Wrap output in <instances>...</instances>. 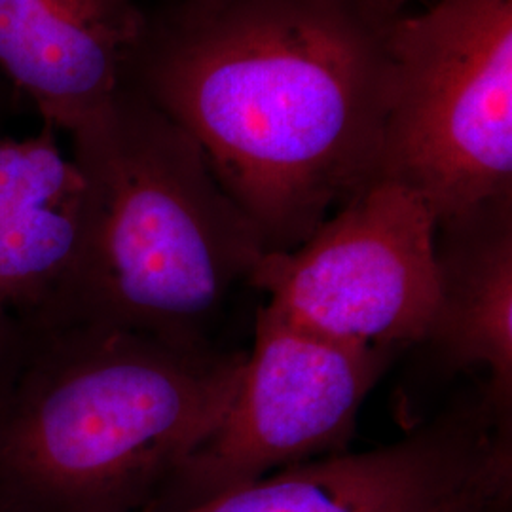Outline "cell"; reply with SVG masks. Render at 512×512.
<instances>
[{
	"mask_svg": "<svg viewBox=\"0 0 512 512\" xmlns=\"http://www.w3.org/2000/svg\"><path fill=\"white\" fill-rule=\"evenodd\" d=\"M385 29L338 0L147 8L126 82L202 148L266 253L378 177Z\"/></svg>",
	"mask_w": 512,
	"mask_h": 512,
	"instance_id": "cell-1",
	"label": "cell"
},
{
	"mask_svg": "<svg viewBox=\"0 0 512 512\" xmlns=\"http://www.w3.org/2000/svg\"><path fill=\"white\" fill-rule=\"evenodd\" d=\"M243 351L103 323L27 330L0 397V512H143L222 420Z\"/></svg>",
	"mask_w": 512,
	"mask_h": 512,
	"instance_id": "cell-2",
	"label": "cell"
},
{
	"mask_svg": "<svg viewBox=\"0 0 512 512\" xmlns=\"http://www.w3.org/2000/svg\"><path fill=\"white\" fill-rule=\"evenodd\" d=\"M69 133L88 230L46 327L103 323L207 344L226 298L266 255L255 226L198 143L129 84Z\"/></svg>",
	"mask_w": 512,
	"mask_h": 512,
	"instance_id": "cell-3",
	"label": "cell"
},
{
	"mask_svg": "<svg viewBox=\"0 0 512 512\" xmlns=\"http://www.w3.org/2000/svg\"><path fill=\"white\" fill-rule=\"evenodd\" d=\"M385 48L376 181L435 224L512 198V0H429L387 25Z\"/></svg>",
	"mask_w": 512,
	"mask_h": 512,
	"instance_id": "cell-4",
	"label": "cell"
},
{
	"mask_svg": "<svg viewBox=\"0 0 512 512\" xmlns=\"http://www.w3.org/2000/svg\"><path fill=\"white\" fill-rule=\"evenodd\" d=\"M395 351L349 346L260 308L255 342L215 431L143 512H179L285 467L346 452Z\"/></svg>",
	"mask_w": 512,
	"mask_h": 512,
	"instance_id": "cell-5",
	"label": "cell"
},
{
	"mask_svg": "<svg viewBox=\"0 0 512 512\" xmlns=\"http://www.w3.org/2000/svg\"><path fill=\"white\" fill-rule=\"evenodd\" d=\"M435 226L418 196L374 181L304 243L262 256L247 283L296 327L399 353L423 342L435 311Z\"/></svg>",
	"mask_w": 512,
	"mask_h": 512,
	"instance_id": "cell-6",
	"label": "cell"
},
{
	"mask_svg": "<svg viewBox=\"0 0 512 512\" xmlns=\"http://www.w3.org/2000/svg\"><path fill=\"white\" fill-rule=\"evenodd\" d=\"M509 450L480 393L393 444L291 465L179 512H435Z\"/></svg>",
	"mask_w": 512,
	"mask_h": 512,
	"instance_id": "cell-7",
	"label": "cell"
},
{
	"mask_svg": "<svg viewBox=\"0 0 512 512\" xmlns=\"http://www.w3.org/2000/svg\"><path fill=\"white\" fill-rule=\"evenodd\" d=\"M145 21L141 0H0V76L73 131L126 82Z\"/></svg>",
	"mask_w": 512,
	"mask_h": 512,
	"instance_id": "cell-8",
	"label": "cell"
},
{
	"mask_svg": "<svg viewBox=\"0 0 512 512\" xmlns=\"http://www.w3.org/2000/svg\"><path fill=\"white\" fill-rule=\"evenodd\" d=\"M55 131L0 135V306L27 330L54 319L88 230V186Z\"/></svg>",
	"mask_w": 512,
	"mask_h": 512,
	"instance_id": "cell-9",
	"label": "cell"
},
{
	"mask_svg": "<svg viewBox=\"0 0 512 512\" xmlns=\"http://www.w3.org/2000/svg\"><path fill=\"white\" fill-rule=\"evenodd\" d=\"M437 302L423 336L440 365L488 372L501 429L512 412V198L435 226Z\"/></svg>",
	"mask_w": 512,
	"mask_h": 512,
	"instance_id": "cell-10",
	"label": "cell"
},
{
	"mask_svg": "<svg viewBox=\"0 0 512 512\" xmlns=\"http://www.w3.org/2000/svg\"><path fill=\"white\" fill-rule=\"evenodd\" d=\"M511 463V452L499 454L435 512H509Z\"/></svg>",
	"mask_w": 512,
	"mask_h": 512,
	"instance_id": "cell-11",
	"label": "cell"
},
{
	"mask_svg": "<svg viewBox=\"0 0 512 512\" xmlns=\"http://www.w3.org/2000/svg\"><path fill=\"white\" fill-rule=\"evenodd\" d=\"M27 348V329L0 306V397L18 372Z\"/></svg>",
	"mask_w": 512,
	"mask_h": 512,
	"instance_id": "cell-12",
	"label": "cell"
},
{
	"mask_svg": "<svg viewBox=\"0 0 512 512\" xmlns=\"http://www.w3.org/2000/svg\"><path fill=\"white\" fill-rule=\"evenodd\" d=\"M338 2L346 4L359 16L370 19L378 25H389L393 19L406 14L412 4L429 2V0H338Z\"/></svg>",
	"mask_w": 512,
	"mask_h": 512,
	"instance_id": "cell-13",
	"label": "cell"
},
{
	"mask_svg": "<svg viewBox=\"0 0 512 512\" xmlns=\"http://www.w3.org/2000/svg\"><path fill=\"white\" fill-rule=\"evenodd\" d=\"M226 0H158L156 4H169V6H213Z\"/></svg>",
	"mask_w": 512,
	"mask_h": 512,
	"instance_id": "cell-14",
	"label": "cell"
},
{
	"mask_svg": "<svg viewBox=\"0 0 512 512\" xmlns=\"http://www.w3.org/2000/svg\"><path fill=\"white\" fill-rule=\"evenodd\" d=\"M6 109H8V90H6V80L0 76V122L6 114Z\"/></svg>",
	"mask_w": 512,
	"mask_h": 512,
	"instance_id": "cell-15",
	"label": "cell"
}]
</instances>
